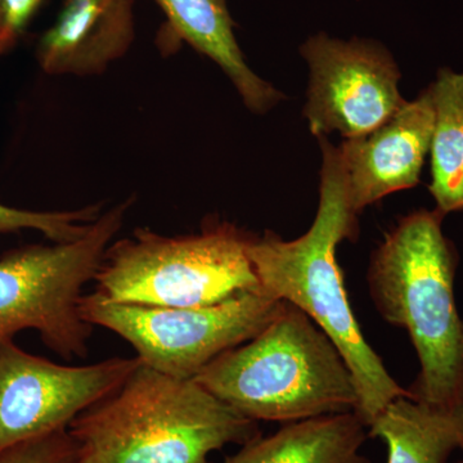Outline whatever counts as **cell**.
I'll return each mask as SVG.
<instances>
[{"instance_id": "cell-9", "label": "cell", "mask_w": 463, "mask_h": 463, "mask_svg": "<svg viewBox=\"0 0 463 463\" xmlns=\"http://www.w3.org/2000/svg\"><path fill=\"white\" fill-rule=\"evenodd\" d=\"M300 53L310 70L304 116L318 138L335 132L345 139L364 137L405 103L397 63L379 43L319 33L301 45Z\"/></svg>"}, {"instance_id": "cell-15", "label": "cell", "mask_w": 463, "mask_h": 463, "mask_svg": "<svg viewBox=\"0 0 463 463\" xmlns=\"http://www.w3.org/2000/svg\"><path fill=\"white\" fill-rule=\"evenodd\" d=\"M430 90L435 121L429 190L447 215L463 210V72L439 70Z\"/></svg>"}, {"instance_id": "cell-18", "label": "cell", "mask_w": 463, "mask_h": 463, "mask_svg": "<svg viewBox=\"0 0 463 463\" xmlns=\"http://www.w3.org/2000/svg\"><path fill=\"white\" fill-rule=\"evenodd\" d=\"M44 0H0V53L20 41Z\"/></svg>"}, {"instance_id": "cell-4", "label": "cell", "mask_w": 463, "mask_h": 463, "mask_svg": "<svg viewBox=\"0 0 463 463\" xmlns=\"http://www.w3.org/2000/svg\"><path fill=\"white\" fill-rule=\"evenodd\" d=\"M194 380L255 422L304 421L358 407L339 349L288 301L257 336L216 356Z\"/></svg>"}, {"instance_id": "cell-6", "label": "cell", "mask_w": 463, "mask_h": 463, "mask_svg": "<svg viewBox=\"0 0 463 463\" xmlns=\"http://www.w3.org/2000/svg\"><path fill=\"white\" fill-rule=\"evenodd\" d=\"M133 203L128 197L109 207L80 239L27 245L0 257V343L33 330L63 359L87 358L94 327L80 315L83 289Z\"/></svg>"}, {"instance_id": "cell-10", "label": "cell", "mask_w": 463, "mask_h": 463, "mask_svg": "<svg viewBox=\"0 0 463 463\" xmlns=\"http://www.w3.org/2000/svg\"><path fill=\"white\" fill-rule=\"evenodd\" d=\"M434 121L429 87L373 132L340 146L350 203L358 214L390 194L419 184Z\"/></svg>"}, {"instance_id": "cell-13", "label": "cell", "mask_w": 463, "mask_h": 463, "mask_svg": "<svg viewBox=\"0 0 463 463\" xmlns=\"http://www.w3.org/2000/svg\"><path fill=\"white\" fill-rule=\"evenodd\" d=\"M367 437L358 414H331L259 435L224 463H373L361 452Z\"/></svg>"}, {"instance_id": "cell-11", "label": "cell", "mask_w": 463, "mask_h": 463, "mask_svg": "<svg viewBox=\"0 0 463 463\" xmlns=\"http://www.w3.org/2000/svg\"><path fill=\"white\" fill-rule=\"evenodd\" d=\"M136 0H65L56 23L36 47L50 75H99L128 53L136 39Z\"/></svg>"}, {"instance_id": "cell-12", "label": "cell", "mask_w": 463, "mask_h": 463, "mask_svg": "<svg viewBox=\"0 0 463 463\" xmlns=\"http://www.w3.org/2000/svg\"><path fill=\"white\" fill-rule=\"evenodd\" d=\"M167 18V25L203 56L214 61L230 78L246 108L265 114L281 102L276 88L259 78L246 63L236 35L227 0H155Z\"/></svg>"}, {"instance_id": "cell-17", "label": "cell", "mask_w": 463, "mask_h": 463, "mask_svg": "<svg viewBox=\"0 0 463 463\" xmlns=\"http://www.w3.org/2000/svg\"><path fill=\"white\" fill-rule=\"evenodd\" d=\"M75 452L66 429L3 450L0 463H74Z\"/></svg>"}, {"instance_id": "cell-8", "label": "cell", "mask_w": 463, "mask_h": 463, "mask_svg": "<svg viewBox=\"0 0 463 463\" xmlns=\"http://www.w3.org/2000/svg\"><path fill=\"white\" fill-rule=\"evenodd\" d=\"M115 358L87 365L54 364L14 340L0 343V453L17 444L66 430L138 367Z\"/></svg>"}, {"instance_id": "cell-3", "label": "cell", "mask_w": 463, "mask_h": 463, "mask_svg": "<svg viewBox=\"0 0 463 463\" xmlns=\"http://www.w3.org/2000/svg\"><path fill=\"white\" fill-rule=\"evenodd\" d=\"M443 213L417 210L398 222L371 259L368 288L381 317L403 327L419 355L411 398L463 404V319L456 306L457 252Z\"/></svg>"}, {"instance_id": "cell-5", "label": "cell", "mask_w": 463, "mask_h": 463, "mask_svg": "<svg viewBox=\"0 0 463 463\" xmlns=\"http://www.w3.org/2000/svg\"><path fill=\"white\" fill-rule=\"evenodd\" d=\"M251 237L228 222L214 221L185 236L137 228L109 243L94 294L112 303L192 307L255 291L260 285L248 255Z\"/></svg>"}, {"instance_id": "cell-7", "label": "cell", "mask_w": 463, "mask_h": 463, "mask_svg": "<svg viewBox=\"0 0 463 463\" xmlns=\"http://www.w3.org/2000/svg\"><path fill=\"white\" fill-rule=\"evenodd\" d=\"M281 306L261 288L192 307L112 303L91 292L81 298L80 315L129 343L142 364L174 379L194 380L216 356L257 336Z\"/></svg>"}, {"instance_id": "cell-20", "label": "cell", "mask_w": 463, "mask_h": 463, "mask_svg": "<svg viewBox=\"0 0 463 463\" xmlns=\"http://www.w3.org/2000/svg\"><path fill=\"white\" fill-rule=\"evenodd\" d=\"M458 463H463V459H462V461H459Z\"/></svg>"}, {"instance_id": "cell-16", "label": "cell", "mask_w": 463, "mask_h": 463, "mask_svg": "<svg viewBox=\"0 0 463 463\" xmlns=\"http://www.w3.org/2000/svg\"><path fill=\"white\" fill-rule=\"evenodd\" d=\"M102 205L69 212H33L0 203V236L25 230L38 231L52 242H71L83 237L102 214Z\"/></svg>"}, {"instance_id": "cell-14", "label": "cell", "mask_w": 463, "mask_h": 463, "mask_svg": "<svg viewBox=\"0 0 463 463\" xmlns=\"http://www.w3.org/2000/svg\"><path fill=\"white\" fill-rule=\"evenodd\" d=\"M388 448V463H448L463 437V404L435 407L403 397L368 426Z\"/></svg>"}, {"instance_id": "cell-2", "label": "cell", "mask_w": 463, "mask_h": 463, "mask_svg": "<svg viewBox=\"0 0 463 463\" xmlns=\"http://www.w3.org/2000/svg\"><path fill=\"white\" fill-rule=\"evenodd\" d=\"M67 431L74 463H210L215 450L259 437L257 422L196 380L174 379L141 362Z\"/></svg>"}, {"instance_id": "cell-19", "label": "cell", "mask_w": 463, "mask_h": 463, "mask_svg": "<svg viewBox=\"0 0 463 463\" xmlns=\"http://www.w3.org/2000/svg\"><path fill=\"white\" fill-rule=\"evenodd\" d=\"M459 449H461L463 452V437L461 439V444H459Z\"/></svg>"}, {"instance_id": "cell-1", "label": "cell", "mask_w": 463, "mask_h": 463, "mask_svg": "<svg viewBox=\"0 0 463 463\" xmlns=\"http://www.w3.org/2000/svg\"><path fill=\"white\" fill-rule=\"evenodd\" d=\"M321 142L323 164L319 205L312 227L294 241L272 231L252 236L248 255L261 291L303 310L337 346L354 379L355 413L364 425L395 399L411 392L392 379L383 359L368 345L347 301L336 249L358 236V213L350 203L339 147Z\"/></svg>"}]
</instances>
